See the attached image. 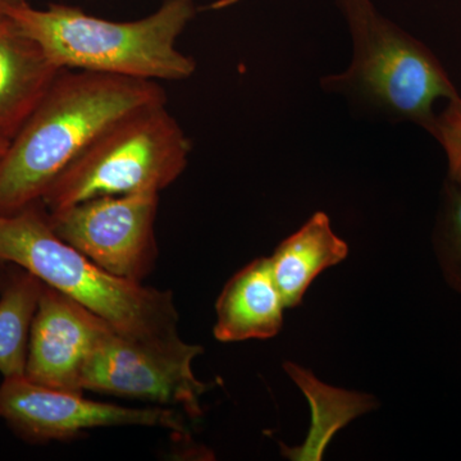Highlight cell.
Segmentation results:
<instances>
[{"mask_svg": "<svg viewBox=\"0 0 461 461\" xmlns=\"http://www.w3.org/2000/svg\"><path fill=\"white\" fill-rule=\"evenodd\" d=\"M60 71L11 18L0 23V138L17 135Z\"/></svg>", "mask_w": 461, "mask_h": 461, "instance_id": "obj_10", "label": "cell"}, {"mask_svg": "<svg viewBox=\"0 0 461 461\" xmlns=\"http://www.w3.org/2000/svg\"><path fill=\"white\" fill-rule=\"evenodd\" d=\"M112 329L86 306L44 284L30 330L25 377L41 386L84 393L85 366Z\"/></svg>", "mask_w": 461, "mask_h": 461, "instance_id": "obj_9", "label": "cell"}, {"mask_svg": "<svg viewBox=\"0 0 461 461\" xmlns=\"http://www.w3.org/2000/svg\"><path fill=\"white\" fill-rule=\"evenodd\" d=\"M182 412L163 406L129 408L94 402L83 393L58 390L23 377L3 378L0 420L30 444L71 441L89 430L149 427L184 433Z\"/></svg>", "mask_w": 461, "mask_h": 461, "instance_id": "obj_8", "label": "cell"}, {"mask_svg": "<svg viewBox=\"0 0 461 461\" xmlns=\"http://www.w3.org/2000/svg\"><path fill=\"white\" fill-rule=\"evenodd\" d=\"M9 264L0 263V286H2L3 281H5V275H7Z\"/></svg>", "mask_w": 461, "mask_h": 461, "instance_id": "obj_17", "label": "cell"}, {"mask_svg": "<svg viewBox=\"0 0 461 461\" xmlns=\"http://www.w3.org/2000/svg\"><path fill=\"white\" fill-rule=\"evenodd\" d=\"M159 194L99 196L48 212L63 241L117 277L142 284L158 257Z\"/></svg>", "mask_w": 461, "mask_h": 461, "instance_id": "obj_7", "label": "cell"}, {"mask_svg": "<svg viewBox=\"0 0 461 461\" xmlns=\"http://www.w3.org/2000/svg\"><path fill=\"white\" fill-rule=\"evenodd\" d=\"M44 282L9 264L0 286V373L3 378L25 375L30 330Z\"/></svg>", "mask_w": 461, "mask_h": 461, "instance_id": "obj_13", "label": "cell"}, {"mask_svg": "<svg viewBox=\"0 0 461 461\" xmlns=\"http://www.w3.org/2000/svg\"><path fill=\"white\" fill-rule=\"evenodd\" d=\"M432 244L446 284L461 294V190L447 180L442 189Z\"/></svg>", "mask_w": 461, "mask_h": 461, "instance_id": "obj_14", "label": "cell"}, {"mask_svg": "<svg viewBox=\"0 0 461 461\" xmlns=\"http://www.w3.org/2000/svg\"><path fill=\"white\" fill-rule=\"evenodd\" d=\"M348 254V244L333 232L329 215L317 212L276 249L269 263L286 308L302 304L312 282Z\"/></svg>", "mask_w": 461, "mask_h": 461, "instance_id": "obj_12", "label": "cell"}, {"mask_svg": "<svg viewBox=\"0 0 461 461\" xmlns=\"http://www.w3.org/2000/svg\"><path fill=\"white\" fill-rule=\"evenodd\" d=\"M0 263L26 269L139 341L178 338L171 291L144 286L104 271L51 229L42 202L0 214Z\"/></svg>", "mask_w": 461, "mask_h": 461, "instance_id": "obj_3", "label": "cell"}, {"mask_svg": "<svg viewBox=\"0 0 461 461\" xmlns=\"http://www.w3.org/2000/svg\"><path fill=\"white\" fill-rule=\"evenodd\" d=\"M9 141L5 140V139L0 138V157L5 154V151L7 150Z\"/></svg>", "mask_w": 461, "mask_h": 461, "instance_id": "obj_18", "label": "cell"}, {"mask_svg": "<svg viewBox=\"0 0 461 461\" xmlns=\"http://www.w3.org/2000/svg\"><path fill=\"white\" fill-rule=\"evenodd\" d=\"M191 142L165 104L123 115L100 132L45 193L48 212L108 195L159 194L186 169Z\"/></svg>", "mask_w": 461, "mask_h": 461, "instance_id": "obj_5", "label": "cell"}, {"mask_svg": "<svg viewBox=\"0 0 461 461\" xmlns=\"http://www.w3.org/2000/svg\"><path fill=\"white\" fill-rule=\"evenodd\" d=\"M202 353V346L187 344L180 336L167 341H139L112 329L87 360L81 388L199 418L200 399L211 387L194 375V359Z\"/></svg>", "mask_w": 461, "mask_h": 461, "instance_id": "obj_6", "label": "cell"}, {"mask_svg": "<svg viewBox=\"0 0 461 461\" xmlns=\"http://www.w3.org/2000/svg\"><path fill=\"white\" fill-rule=\"evenodd\" d=\"M286 309L269 258H258L233 275L215 304L214 338L221 342L275 338Z\"/></svg>", "mask_w": 461, "mask_h": 461, "instance_id": "obj_11", "label": "cell"}, {"mask_svg": "<svg viewBox=\"0 0 461 461\" xmlns=\"http://www.w3.org/2000/svg\"><path fill=\"white\" fill-rule=\"evenodd\" d=\"M446 102L444 111L436 114L429 133L439 142L447 158V181L461 190V96Z\"/></svg>", "mask_w": 461, "mask_h": 461, "instance_id": "obj_15", "label": "cell"}, {"mask_svg": "<svg viewBox=\"0 0 461 461\" xmlns=\"http://www.w3.org/2000/svg\"><path fill=\"white\" fill-rule=\"evenodd\" d=\"M195 14V0H165L135 21L105 20L63 5L33 8L25 0H12L7 7V16L59 68L156 83L195 74V60L177 48Z\"/></svg>", "mask_w": 461, "mask_h": 461, "instance_id": "obj_2", "label": "cell"}, {"mask_svg": "<svg viewBox=\"0 0 461 461\" xmlns=\"http://www.w3.org/2000/svg\"><path fill=\"white\" fill-rule=\"evenodd\" d=\"M12 0H0V23L7 20V7Z\"/></svg>", "mask_w": 461, "mask_h": 461, "instance_id": "obj_16", "label": "cell"}, {"mask_svg": "<svg viewBox=\"0 0 461 461\" xmlns=\"http://www.w3.org/2000/svg\"><path fill=\"white\" fill-rule=\"evenodd\" d=\"M156 81L62 69L0 157V214L41 202L58 176L123 115L165 104Z\"/></svg>", "mask_w": 461, "mask_h": 461, "instance_id": "obj_1", "label": "cell"}, {"mask_svg": "<svg viewBox=\"0 0 461 461\" xmlns=\"http://www.w3.org/2000/svg\"><path fill=\"white\" fill-rule=\"evenodd\" d=\"M353 42L341 74L324 76L327 93L346 96L395 122L429 133L439 99L459 96L450 76L424 42L384 17L373 0H333Z\"/></svg>", "mask_w": 461, "mask_h": 461, "instance_id": "obj_4", "label": "cell"}]
</instances>
